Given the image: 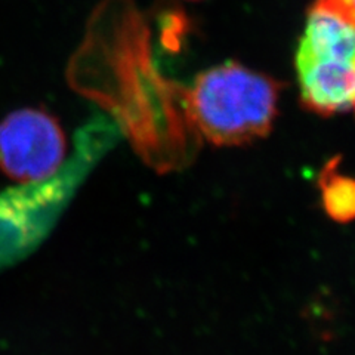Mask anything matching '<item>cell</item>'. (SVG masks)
Masks as SVG:
<instances>
[{
    "instance_id": "6da1fadb",
    "label": "cell",
    "mask_w": 355,
    "mask_h": 355,
    "mask_svg": "<svg viewBox=\"0 0 355 355\" xmlns=\"http://www.w3.org/2000/svg\"><path fill=\"white\" fill-rule=\"evenodd\" d=\"M280 89L272 77L230 61L196 77L187 94V110L206 141L239 147L271 132Z\"/></svg>"
},
{
    "instance_id": "7a4b0ae2",
    "label": "cell",
    "mask_w": 355,
    "mask_h": 355,
    "mask_svg": "<svg viewBox=\"0 0 355 355\" xmlns=\"http://www.w3.org/2000/svg\"><path fill=\"white\" fill-rule=\"evenodd\" d=\"M295 62L305 108L327 117L355 107V12L345 0H314Z\"/></svg>"
},
{
    "instance_id": "8992f818",
    "label": "cell",
    "mask_w": 355,
    "mask_h": 355,
    "mask_svg": "<svg viewBox=\"0 0 355 355\" xmlns=\"http://www.w3.org/2000/svg\"><path fill=\"white\" fill-rule=\"evenodd\" d=\"M354 108H355V107H354Z\"/></svg>"
},
{
    "instance_id": "5b68a950",
    "label": "cell",
    "mask_w": 355,
    "mask_h": 355,
    "mask_svg": "<svg viewBox=\"0 0 355 355\" xmlns=\"http://www.w3.org/2000/svg\"><path fill=\"white\" fill-rule=\"evenodd\" d=\"M345 2L351 6V9L355 12V0H345Z\"/></svg>"
},
{
    "instance_id": "277c9868",
    "label": "cell",
    "mask_w": 355,
    "mask_h": 355,
    "mask_svg": "<svg viewBox=\"0 0 355 355\" xmlns=\"http://www.w3.org/2000/svg\"><path fill=\"white\" fill-rule=\"evenodd\" d=\"M338 162L330 160L318 176L321 205L331 220L349 224L355 220V180L338 173Z\"/></svg>"
},
{
    "instance_id": "3957f363",
    "label": "cell",
    "mask_w": 355,
    "mask_h": 355,
    "mask_svg": "<svg viewBox=\"0 0 355 355\" xmlns=\"http://www.w3.org/2000/svg\"><path fill=\"white\" fill-rule=\"evenodd\" d=\"M67 137L43 108H21L0 121V171L22 185L57 175L65 164Z\"/></svg>"
}]
</instances>
